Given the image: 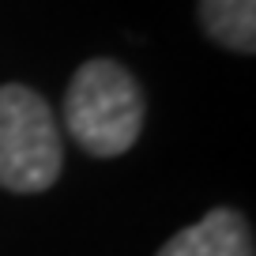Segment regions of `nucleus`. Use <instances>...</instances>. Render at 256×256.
I'll use <instances>...</instances> for the list:
<instances>
[{"mask_svg": "<svg viewBox=\"0 0 256 256\" xmlns=\"http://www.w3.org/2000/svg\"><path fill=\"white\" fill-rule=\"evenodd\" d=\"M158 256H252V230L230 208H211L196 226L174 234Z\"/></svg>", "mask_w": 256, "mask_h": 256, "instance_id": "nucleus-3", "label": "nucleus"}, {"mask_svg": "<svg viewBox=\"0 0 256 256\" xmlns=\"http://www.w3.org/2000/svg\"><path fill=\"white\" fill-rule=\"evenodd\" d=\"M64 147L53 110L23 83L0 87V188L46 192L60 177Z\"/></svg>", "mask_w": 256, "mask_h": 256, "instance_id": "nucleus-2", "label": "nucleus"}, {"mask_svg": "<svg viewBox=\"0 0 256 256\" xmlns=\"http://www.w3.org/2000/svg\"><path fill=\"white\" fill-rule=\"evenodd\" d=\"M64 124L87 154H124L144 132V90L128 68L94 56L80 64V72L68 83Z\"/></svg>", "mask_w": 256, "mask_h": 256, "instance_id": "nucleus-1", "label": "nucleus"}, {"mask_svg": "<svg viewBox=\"0 0 256 256\" xmlns=\"http://www.w3.org/2000/svg\"><path fill=\"white\" fill-rule=\"evenodd\" d=\"M200 23L234 53L256 49V0H200Z\"/></svg>", "mask_w": 256, "mask_h": 256, "instance_id": "nucleus-4", "label": "nucleus"}]
</instances>
